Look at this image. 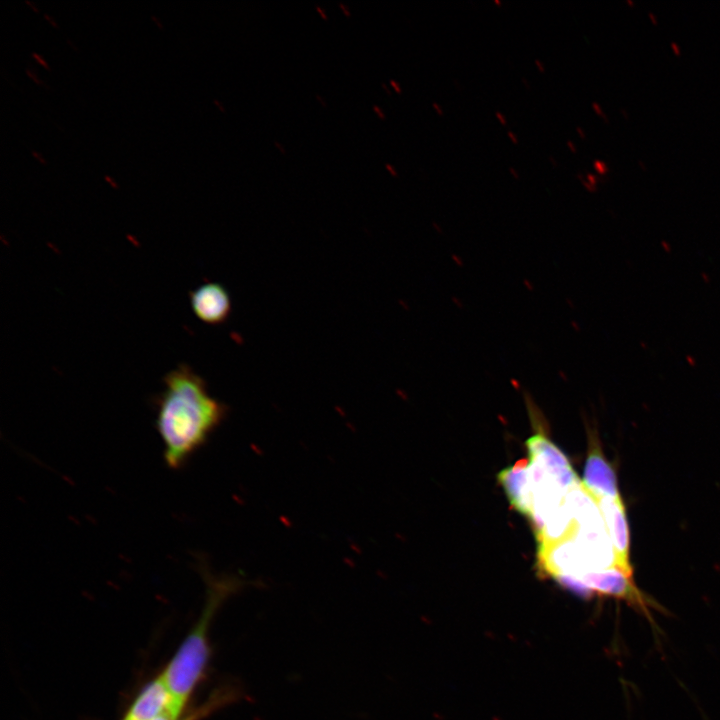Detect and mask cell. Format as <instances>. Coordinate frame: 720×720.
I'll list each match as a JSON object with an SVG mask.
<instances>
[{
  "instance_id": "obj_1",
  "label": "cell",
  "mask_w": 720,
  "mask_h": 720,
  "mask_svg": "<svg viewBox=\"0 0 720 720\" xmlns=\"http://www.w3.org/2000/svg\"><path fill=\"white\" fill-rule=\"evenodd\" d=\"M154 398L155 427L170 469L184 467L224 421L228 406L208 390L206 381L186 363L168 371Z\"/></svg>"
},
{
  "instance_id": "obj_2",
  "label": "cell",
  "mask_w": 720,
  "mask_h": 720,
  "mask_svg": "<svg viewBox=\"0 0 720 720\" xmlns=\"http://www.w3.org/2000/svg\"><path fill=\"white\" fill-rule=\"evenodd\" d=\"M203 576L207 583V599L201 616L161 674L169 696L165 712L172 720L180 719L206 668L210 656L208 631L216 611L243 585L236 577H214L208 572Z\"/></svg>"
},
{
  "instance_id": "obj_3",
  "label": "cell",
  "mask_w": 720,
  "mask_h": 720,
  "mask_svg": "<svg viewBox=\"0 0 720 720\" xmlns=\"http://www.w3.org/2000/svg\"><path fill=\"white\" fill-rule=\"evenodd\" d=\"M526 446L529 461L537 465L564 494L580 483L566 455L544 433L529 437Z\"/></svg>"
},
{
  "instance_id": "obj_4",
  "label": "cell",
  "mask_w": 720,
  "mask_h": 720,
  "mask_svg": "<svg viewBox=\"0 0 720 720\" xmlns=\"http://www.w3.org/2000/svg\"><path fill=\"white\" fill-rule=\"evenodd\" d=\"M615 554V566L633 576L630 534L622 498L596 500Z\"/></svg>"
},
{
  "instance_id": "obj_5",
  "label": "cell",
  "mask_w": 720,
  "mask_h": 720,
  "mask_svg": "<svg viewBox=\"0 0 720 720\" xmlns=\"http://www.w3.org/2000/svg\"><path fill=\"white\" fill-rule=\"evenodd\" d=\"M581 484L595 500L621 498L616 472L593 437L590 439Z\"/></svg>"
},
{
  "instance_id": "obj_6",
  "label": "cell",
  "mask_w": 720,
  "mask_h": 720,
  "mask_svg": "<svg viewBox=\"0 0 720 720\" xmlns=\"http://www.w3.org/2000/svg\"><path fill=\"white\" fill-rule=\"evenodd\" d=\"M539 569L549 577L571 575L577 579L589 571L588 565L574 539L568 538L549 547L538 549ZM580 581V580H579Z\"/></svg>"
},
{
  "instance_id": "obj_7",
  "label": "cell",
  "mask_w": 720,
  "mask_h": 720,
  "mask_svg": "<svg viewBox=\"0 0 720 720\" xmlns=\"http://www.w3.org/2000/svg\"><path fill=\"white\" fill-rule=\"evenodd\" d=\"M189 301L195 316L208 325H221L231 315L230 295L218 282H206L190 291Z\"/></svg>"
},
{
  "instance_id": "obj_8",
  "label": "cell",
  "mask_w": 720,
  "mask_h": 720,
  "mask_svg": "<svg viewBox=\"0 0 720 720\" xmlns=\"http://www.w3.org/2000/svg\"><path fill=\"white\" fill-rule=\"evenodd\" d=\"M528 465V460L521 459L501 470L497 479L511 506L519 513L529 517L533 507V492Z\"/></svg>"
},
{
  "instance_id": "obj_9",
  "label": "cell",
  "mask_w": 720,
  "mask_h": 720,
  "mask_svg": "<svg viewBox=\"0 0 720 720\" xmlns=\"http://www.w3.org/2000/svg\"><path fill=\"white\" fill-rule=\"evenodd\" d=\"M168 692L161 675L145 686L123 720H156L167 709Z\"/></svg>"
},
{
  "instance_id": "obj_10",
  "label": "cell",
  "mask_w": 720,
  "mask_h": 720,
  "mask_svg": "<svg viewBox=\"0 0 720 720\" xmlns=\"http://www.w3.org/2000/svg\"><path fill=\"white\" fill-rule=\"evenodd\" d=\"M577 178L580 180V182L583 184V186H584L587 190H589V191H595L596 187H595L594 185H592L591 183L587 182V181L584 179V176H583V175L577 174Z\"/></svg>"
},
{
  "instance_id": "obj_11",
  "label": "cell",
  "mask_w": 720,
  "mask_h": 720,
  "mask_svg": "<svg viewBox=\"0 0 720 720\" xmlns=\"http://www.w3.org/2000/svg\"><path fill=\"white\" fill-rule=\"evenodd\" d=\"M31 55L33 56L34 59L37 60V62H38L39 64H41V65H42L43 67H45L46 69L50 70V67L48 66V64L46 63V61H45L39 54H37V53H35V52H32Z\"/></svg>"
},
{
  "instance_id": "obj_12",
  "label": "cell",
  "mask_w": 720,
  "mask_h": 720,
  "mask_svg": "<svg viewBox=\"0 0 720 720\" xmlns=\"http://www.w3.org/2000/svg\"><path fill=\"white\" fill-rule=\"evenodd\" d=\"M594 168L597 172L601 174H603L607 170L605 164L602 161H595Z\"/></svg>"
},
{
  "instance_id": "obj_13",
  "label": "cell",
  "mask_w": 720,
  "mask_h": 720,
  "mask_svg": "<svg viewBox=\"0 0 720 720\" xmlns=\"http://www.w3.org/2000/svg\"><path fill=\"white\" fill-rule=\"evenodd\" d=\"M495 116H496L497 120L499 121V123H500L502 126H506V125H507V119H506V117H505V115H504L503 113H501L500 111H496V112H495Z\"/></svg>"
},
{
  "instance_id": "obj_14",
  "label": "cell",
  "mask_w": 720,
  "mask_h": 720,
  "mask_svg": "<svg viewBox=\"0 0 720 720\" xmlns=\"http://www.w3.org/2000/svg\"><path fill=\"white\" fill-rule=\"evenodd\" d=\"M534 63H535V67L537 68V70H538L540 73H545V72H546V67H545L544 63H543L540 59H535V60H534Z\"/></svg>"
},
{
  "instance_id": "obj_15",
  "label": "cell",
  "mask_w": 720,
  "mask_h": 720,
  "mask_svg": "<svg viewBox=\"0 0 720 720\" xmlns=\"http://www.w3.org/2000/svg\"><path fill=\"white\" fill-rule=\"evenodd\" d=\"M507 136L513 144H518L519 139L513 131H511V130L507 131Z\"/></svg>"
},
{
  "instance_id": "obj_16",
  "label": "cell",
  "mask_w": 720,
  "mask_h": 720,
  "mask_svg": "<svg viewBox=\"0 0 720 720\" xmlns=\"http://www.w3.org/2000/svg\"><path fill=\"white\" fill-rule=\"evenodd\" d=\"M432 107L434 108V110L436 111V113H437L438 115H440V116H443V115H444V110H443V108L441 107L440 104H438L437 102H433V103H432Z\"/></svg>"
},
{
  "instance_id": "obj_17",
  "label": "cell",
  "mask_w": 720,
  "mask_h": 720,
  "mask_svg": "<svg viewBox=\"0 0 720 720\" xmlns=\"http://www.w3.org/2000/svg\"><path fill=\"white\" fill-rule=\"evenodd\" d=\"M508 171H509L510 175H511L514 179H516V180H519V179H520V175H519L518 171H517L514 167H509V168H508Z\"/></svg>"
},
{
  "instance_id": "obj_18",
  "label": "cell",
  "mask_w": 720,
  "mask_h": 720,
  "mask_svg": "<svg viewBox=\"0 0 720 720\" xmlns=\"http://www.w3.org/2000/svg\"><path fill=\"white\" fill-rule=\"evenodd\" d=\"M566 145H567V148H568L572 153H576V152H577V147H576V145L574 144V142H573L572 140H568V141L566 142Z\"/></svg>"
},
{
  "instance_id": "obj_19",
  "label": "cell",
  "mask_w": 720,
  "mask_h": 720,
  "mask_svg": "<svg viewBox=\"0 0 720 720\" xmlns=\"http://www.w3.org/2000/svg\"><path fill=\"white\" fill-rule=\"evenodd\" d=\"M26 73H27V75H28L29 77H31L37 84H43L42 81H40V80L37 78V76H36L32 71H30L29 69H26Z\"/></svg>"
},
{
  "instance_id": "obj_20",
  "label": "cell",
  "mask_w": 720,
  "mask_h": 720,
  "mask_svg": "<svg viewBox=\"0 0 720 720\" xmlns=\"http://www.w3.org/2000/svg\"><path fill=\"white\" fill-rule=\"evenodd\" d=\"M385 167H386V169L390 172V174H391L392 176H394V177H397V176H398V173H397V171L395 170L394 166H392L391 164H388V163H387V164L385 165Z\"/></svg>"
},
{
  "instance_id": "obj_21",
  "label": "cell",
  "mask_w": 720,
  "mask_h": 720,
  "mask_svg": "<svg viewBox=\"0 0 720 720\" xmlns=\"http://www.w3.org/2000/svg\"><path fill=\"white\" fill-rule=\"evenodd\" d=\"M390 84L397 93L402 92L400 85L395 80H390Z\"/></svg>"
},
{
  "instance_id": "obj_22",
  "label": "cell",
  "mask_w": 720,
  "mask_h": 720,
  "mask_svg": "<svg viewBox=\"0 0 720 720\" xmlns=\"http://www.w3.org/2000/svg\"><path fill=\"white\" fill-rule=\"evenodd\" d=\"M586 178L588 179L589 183H591L594 186L596 185L597 178L593 174L587 173Z\"/></svg>"
},
{
  "instance_id": "obj_23",
  "label": "cell",
  "mask_w": 720,
  "mask_h": 720,
  "mask_svg": "<svg viewBox=\"0 0 720 720\" xmlns=\"http://www.w3.org/2000/svg\"><path fill=\"white\" fill-rule=\"evenodd\" d=\"M373 109L381 119H385L386 116L384 112L377 105H374Z\"/></svg>"
},
{
  "instance_id": "obj_24",
  "label": "cell",
  "mask_w": 720,
  "mask_h": 720,
  "mask_svg": "<svg viewBox=\"0 0 720 720\" xmlns=\"http://www.w3.org/2000/svg\"><path fill=\"white\" fill-rule=\"evenodd\" d=\"M576 132H577V134L579 135L580 138L583 139V138L586 137V136H585V131H584V129L581 128L580 126H577V127H576Z\"/></svg>"
},
{
  "instance_id": "obj_25",
  "label": "cell",
  "mask_w": 720,
  "mask_h": 720,
  "mask_svg": "<svg viewBox=\"0 0 720 720\" xmlns=\"http://www.w3.org/2000/svg\"><path fill=\"white\" fill-rule=\"evenodd\" d=\"M105 180L110 183V185L114 188H118V185L115 183V181L108 175H106Z\"/></svg>"
},
{
  "instance_id": "obj_26",
  "label": "cell",
  "mask_w": 720,
  "mask_h": 720,
  "mask_svg": "<svg viewBox=\"0 0 720 720\" xmlns=\"http://www.w3.org/2000/svg\"><path fill=\"white\" fill-rule=\"evenodd\" d=\"M32 155L36 157L41 163L46 164V161L43 159V157L36 151H32Z\"/></svg>"
},
{
  "instance_id": "obj_27",
  "label": "cell",
  "mask_w": 720,
  "mask_h": 720,
  "mask_svg": "<svg viewBox=\"0 0 720 720\" xmlns=\"http://www.w3.org/2000/svg\"><path fill=\"white\" fill-rule=\"evenodd\" d=\"M548 159H549V162L551 163V165H552L554 168L557 167L558 164H557V161H556V159H555L554 156L549 155Z\"/></svg>"
},
{
  "instance_id": "obj_28",
  "label": "cell",
  "mask_w": 720,
  "mask_h": 720,
  "mask_svg": "<svg viewBox=\"0 0 720 720\" xmlns=\"http://www.w3.org/2000/svg\"><path fill=\"white\" fill-rule=\"evenodd\" d=\"M339 6L341 7V9L343 10V12H344L347 16H350V11L348 10V8H347L346 5H344L343 3H340Z\"/></svg>"
},
{
  "instance_id": "obj_29",
  "label": "cell",
  "mask_w": 720,
  "mask_h": 720,
  "mask_svg": "<svg viewBox=\"0 0 720 720\" xmlns=\"http://www.w3.org/2000/svg\"><path fill=\"white\" fill-rule=\"evenodd\" d=\"M521 80H522V83L524 84V86H525L527 89H530V88H531L530 82H529L525 77H522Z\"/></svg>"
},
{
  "instance_id": "obj_30",
  "label": "cell",
  "mask_w": 720,
  "mask_h": 720,
  "mask_svg": "<svg viewBox=\"0 0 720 720\" xmlns=\"http://www.w3.org/2000/svg\"><path fill=\"white\" fill-rule=\"evenodd\" d=\"M44 17L51 23L52 26H54L55 28H58L57 23H55V22L50 18L49 15L44 14Z\"/></svg>"
},
{
  "instance_id": "obj_31",
  "label": "cell",
  "mask_w": 720,
  "mask_h": 720,
  "mask_svg": "<svg viewBox=\"0 0 720 720\" xmlns=\"http://www.w3.org/2000/svg\"><path fill=\"white\" fill-rule=\"evenodd\" d=\"M25 2H26L35 12H39V9H37V7H36L32 2H30L29 0H25Z\"/></svg>"
},
{
  "instance_id": "obj_32",
  "label": "cell",
  "mask_w": 720,
  "mask_h": 720,
  "mask_svg": "<svg viewBox=\"0 0 720 720\" xmlns=\"http://www.w3.org/2000/svg\"><path fill=\"white\" fill-rule=\"evenodd\" d=\"M316 8H317V11L321 14V16H322L324 19H327V16H326L325 12L323 11V9H322L321 7H319V6H316Z\"/></svg>"
},
{
  "instance_id": "obj_33",
  "label": "cell",
  "mask_w": 720,
  "mask_h": 720,
  "mask_svg": "<svg viewBox=\"0 0 720 720\" xmlns=\"http://www.w3.org/2000/svg\"><path fill=\"white\" fill-rule=\"evenodd\" d=\"M151 18L153 19V21L157 24V26L160 29H163L161 22H159L158 19L154 15H152Z\"/></svg>"
},
{
  "instance_id": "obj_34",
  "label": "cell",
  "mask_w": 720,
  "mask_h": 720,
  "mask_svg": "<svg viewBox=\"0 0 720 720\" xmlns=\"http://www.w3.org/2000/svg\"><path fill=\"white\" fill-rule=\"evenodd\" d=\"M274 143L278 147V149L281 150L282 153H286L285 149L278 141H274Z\"/></svg>"
},
{
  "instance_id": "obj_35",
  "label": "cell",
  "mask_w": 720,
  "mask_h": 720,
  "mask_svg": "<svg viewBox=\"0 0 720 720\" xmlns=\"http://www.w3.org/2000/svg\"><path fill=\"white\" fill-rule=\"evenodd\" d=\"M214 103L219 107V109L222 112H225V108L221 105V103L218 100L214 99Z\"/></svg>"
},
{
  "instance_id": "obj_36",
  "label": "cell",
  "mask_w": 720,
  "mask_h": 720,
  "mask_svg": "<svg viewBox=\"0 0 720 720\" xmlns=\"http://www.w3.org/2000/svg\"><path fill=\"white\" fill-rule=\"evenodd\" d=\"M317 99L321 102L323 106H326V102L322 99V97L319 94H316Z\"/></svg>"
},
{
  "instance_id": "obj_37",
  "label": "cell",
  "mask_w": 720,
  "mask_h": 720,
  "mask_svg": "<svg viewBox=\"0 0 720 720\" xmlns=\"http://www.w3.org/2000/svg\"><path fill=\"white\" fill-rule=\"evenodd\" d=\"M67 42L76 50L78 51L77 47L67 38Z\"/></svg>"
},
{
  "instance_id": "obj_38",
  "label": "cell",
  "mask_w": 720,
  "mask_h": 720,
  "mask_svg": "<svg viewBox=\"0 0 720 720\" xmlns=\"http://www.w3.org/2000/svg\"><path fill=\"white\" fill-rule=\"evenodd\" d=\"M493 2H494L496 5H501V4H502V2L499 1V0H494Z\"/></svg>"
},
{
  "instance_id": "obj_39",
  "label": "cell",
  "mask_w": 720,
  "mask_h": 720,
  "mask_svg": "<svg viewBox=\"0 0 720 720\" xmlns=\"http://www.w3.org/2000/svg\"><path fill=\"white\" fill-rule=\"evenodd\" d=\"M382 86H383V88H385V90L387 91V93L390 94V91H389V89L387 88V86H386L385 84H382Z\"/></svg>"
}]
</instances>
